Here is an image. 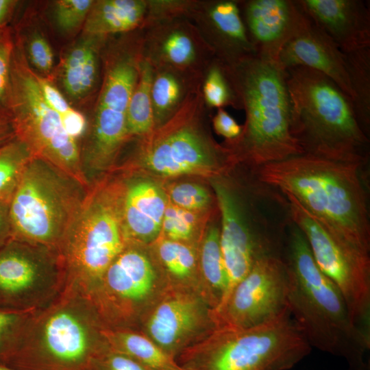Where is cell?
I'll return each mask as SVG.
<instances>
[{
	"mask_svg": "<svg viewBox=\"0 0 370 370\" xmlns=\"http://www.w3.org/2000/svg\"><path fill=\"white\" fill-rule=\"evenodd\" d=\"M94 3L92 0H59L54 4L53 16L58 28L69 32L84 24Z\"/></svg>",
	"mask_w": 370,
	"mask_h": 370,
	"instance_id": "36",
	"label": "cell"
},
{
	"mask_svg": "<svg viewBox=\"0 0 370 370\" xmlns=\"http://www.w3.org/2000/svg\"><path fill=\"white\" fill-rule=\"evenodd\" d=\"M140 55L138 50L122 48L108 56L87 153L92 167L107 164L128 138L127 114L139 76Z\"/></svg>",
	"mask_w": 370,
	"mask_h": 370,
	"instance_id": "14",
	"label": "cell"
},
{
	"mask_svg": "<svg viewBox=\"0 0 370 370\" xmlns=\"http://www.w3.org/2000/svg\"><path fill=\"white\" fill-rule=\"evenodd\" d=\"M215 132L229 142L236 140L241 135L243 125L236 121L223 108H218L212 119Z\"/></svg>",
	"mask_w": 370,
	"mask_h": 370,
	"instance_id": "42",
	"label": "cell"
},
{
	"mask_svg": "<svg viewBox=\"0 0 370 370\" xmlns=\"http://www.w3.org/2000/svg\"><path fill=\"white\" fill-rule=\"evenodd\" d=\"M169 286L150 258L126 244L90 293L106 328L132 329L140 325Z\"/></svg>",
	"mask_w": 370,
	"mask_h": 370,
	"instance_id": "11",
	"label": "cell"
},
{
	"mask_svg": "<svg viewBox=\"0 0 370 370\" xmlns=\"http://www.w3.org/2000/svg\"><path fill=\"white\" fill-rule=\"evenodd\" d=\"M211 184L221 214L220 243L227 278L221 305L258 261L282 256L284 236L272 233L264 217L250 218L241 198L223 178L214 177Z\"/></svg>",
	"mask_w": 370,
	"mask_h": 370,
	"instance_id": "13",
	"label": "cell"
},
{
	"mask_svg": "<svg viewBox=\"0 0 370 370\" xmlns=\"http://www.w3.org/2000/svg\"><path fill=\"white\" fill-rule=\"evenodd\" d=\"M25 313L0 311V364L7 365L15 352L8 340L25 319Z\"/></svg>",
	"mask_w": 370,
	"mask_h": 370,
	"instance_id": "40",
	"label": "cell"
},
{
	"mask_svg": "<svg viewBox=\"0 0 370 370\" xmlns=\"http://www.w3.org/2000/svg\"><path fill=\"white\" fill-rule=\"evenodd\" d=\"M147 3L140 0H99L94 3L84 24V34L104 36L137 27Z\"/></svg>",
	"mask_w": 370,
	"mask_h": 370,
	"instance_id": "24",
	"label": "cell"
},
{
	"mask_svg": "<svg viewBox=\"0 0 370 370\" xmlns=\"http://www.w3.org/2000/svg\"><path fill=\"white\" fill-rule=\"evenodd\" d=\"M151 95L155 121L171 116L186 97L180 78L166 70L153 73Z\"/></svg>",
	"mask_w": 370,
	"mask_h": 370,
	"instance_id": "32",
	"label": "cell"
},
{
	"mask_svg": "<svg viewBox=\"0 0 370 370\" xmlns=\"http://www.w3.org/2000/svg\"><path fill=\"white\" fill-rule=\"evenodd\" d=\"M52 278L31 255L9 251L0 255V292L30 301L52 286Z\"/></svg>",
	"mask_w": 370,
	"mask_h": 370,
	"instance_id": "22",
	"label": "cell"
},
{
	"mask_svg": "<svg viewBox=\"0 0 370 370\" xmlns=\"http://www.w3.org/2000/svg\"><path fill=\"white\" fill-rule=\"evenodd\" d=\"M172 204L188 211L206 208L210 203L209 191L195 183H181L173 186L170 190Z\"/></svg>",
	"mask_w": 370,
	"mask_h": 370,
	"instance_id": "37",
	"label": "cell"
},
{
	"mask_svg": "<svg viewBox=\"0 0 370 370\" xmlns=\"http://www.w3.org/2000/svg\"><path fill=\"white\" fill-rule=\"evenodd\" d=\"M232 68L246 116L241 136L230 142L239 158L258 169L304 153L291 131L286 70L258 54Z\"/></svg>",
	"mask_w": 370,
	"mask_h": 370,
	"instance_id": "4",
	"label": "cell"
},
{
	"mask_svg": "<svg viewBox=\"0 0 370 370\" xmlns=\"http://www.w3.org/2000/svg\"><path fill=\"white\" fill-rule=\"evenodd\" d=\"M159 52L163 60L178 68L190 65L197 57L193 39L180 29L171 30L163 36L159 43Z\"/></svg>",
	"mask_w": 370,
	"mask_h": 370,
	"instance_id": "34",
	"label": "cell"
},
{
	"mask_svg": "<svg viewBox=\"0 0 370 370\" xmlns=\"http://www.w3.org/2000/svg\"><path fill=\"white\" fill-rule=\"evenodd\" d=\"M25 51L27 61L40 73L45 75L50 73L53 66V53L43 36L38 32L33 33L27 40Z\"/></svg>",
	"mask_w": 370,
	"mask_h": 370,
	"instance_id": "38",
	"label": "cell"
},
{
	"mask_svg": "<svg viewBox=\"0 0 370 370\" xmlns=\"http://www.w3.org/2000/svg\"><path fill=\"white\" fill-rule=\"evenodd\" d=\"M278 62L285 70L304 66L323 73L352 100L343 52L307 15L303 25L281 51Z\"/></svg>",
	"mask_w": 370,
	"mask_h": 370,
	"instance_id": "18",
	"label": "cell"
},
{
	"mask_svg": "<svg viewBox=\"0 0 370 370\" xmlns=\"http://www.w3.org/2000/svg\"><path fill=\"white\" fill-rule=\"evenodd\" d=\"M12 125H0V147L15 138Z\"/></svg>",
	"mask_w": 370,
	"mask_h": 370,
	"instance_id": "45",
	"label": "cell"
},
{
	"mask_svg": "<svg viewBox=\"0 0 370 370\" xmlns=\"http://www.w3.org/2000/svg\"><path fill=\"white\" fill-rule=\"evenodd\" d=\"M213 50L231 67L256 54L242 18L239 1H213L208 8Z\"/></svg>",
	"mask_w": 370,
	"mask_h": 370,
	"instance_id": "21",
	"label": "cell"
},
{
	"mask_svg": "<svg viewBox=\"0 0 370 370\" xmlns=\"http://www.w3.org/2000/svg\"><path fill=\"white\" fill-rule=\"evenodd\" d=\"M297 1L309 18L343 52L370 47L369 1Z\"/></svg>",
	"mask_w": 370,
	"mask_h": 370,
	"instance_id": "19",
	"label": "cell"
},
{
	"mask_svg": "<svg viewBox=\"0 0 370 370\" xmlns=\"http://www.w3.org/2000/svg\"><path fill=\"white\" fill-rule=\"evenodd\" d=\"M282 257L288 309L310 346L343 357L351 370H367L364 358L370 338L354 323L341 291L320 270L306 236L293 223L284 236Z\"/></svg>",
	"mask_w": 370,
	"mask_h": 370,
	"instance_id": "2",
	"label": "cell"
},
{
	"mask_svg": "<svg viewBox=\"0 0 370 370\" xmlns=\"http://www.w3.org/2000/svg\"><path fill=\"white\" fill-rule=\"evenodd\" d=\"M213 310L201 294L169 285L144 317L140 331L175 360L217 327Z\"/></svg>",
	"mask_w": 370,
	"mask_h": 370,
	"instance_id": "16",
	"label": "cell"
},
{
	"mask_svg": "<svg viewBox=\"0 0 370 370\" xmlns=\"http://www.w3.org/2000/svg\"><path fill=\"white\" fill-rule=\"evenodd\" d=\"M199 271L205 295L214 310L221 303L227 278L220 243V227L210 225L201 243Z\"/></svg>",
	"mask_w": 370,
	"mask_h": 370,
	"instance_id": "27",
	"label": "cell"
},
{
	"mask_svg": "<svg viewBox=\"0 0 370 370\" xmlns=\"http://www.w3.org/2000/svg\"><path fill=\"white\" fill-rule=\"evenodd\" d=\"M153 69L148 59L141 60L138 82L131 96L127 114V130L130 136L147 135L155 125L151 88Z\"/></svg>",
	"mask_w": 370,
	"mask_h": 370,
	"instance_id": "29",
	"label": "cell"
},
{
	"mask_svg": "<svg viewBox=\"0 0 370 370\" xmlns=\"http://www.w3.org/2000/svg\"><path fill=\"white\" fill-rule=\"evenodd\" d=\"M32 156L16 137L0 147V201L10 203Z\"/></svg>",
	"mask_w": 370,
	"mask_h": 370,
	"instance_id": "31",
	"label": "cell"
},
{
	"mask_svg": "<svg viewBox=\"0 0 370 370\" xmlns=\"http://www.w3.org/2000/svg\"><path fill=\"white\" fill-rule=\"evenodd\" d=\"M156 253L169 285L194 291L207 299L196 254L189 245L163 238L157 243Z\"/></svg>",
	"mask_w": 370,
	"mask_h": 370,
	"instance_id": "26",
	"label": "cell"
},
{
	"mask_svg": "<svg viewBox=\"0 0 370 370\" xmlns=\"http://www.w3.org/2000/svg\"><path fill=\"white\" fill-rule=\"evenodd\" d=\"M117 195L99 186L86 190L59 245L63 267L90 292L127 244Z\"/></svg>",
	"mask_w": 370,
	"mask_h": 370,
	"instance_id": "9",
	"label": "cell"
},
{
	"mask_svg": "<svg viewBox=\"0 0 370 370\" xmlns=\"http://www.w3.org/2000/svg\"><path fill=\"white\" fill-rule=\"evenodd\" d=\"M35 74L42 97L49 107L60 116L69 111L72 107L61 92L46 77Z\"/></svg>",
	"mask_w": 370,
	"mask_h": 370,
	"instance_id": "41",
	"label": "cell"
},
{
	"mask_svg": "<svg viewBox=\"0 0 370 370\" xmlns=\"http://www.w3.org/2000/svg\"><path fill=\"white\" fill-rule=\"evenodd\" d=\"M12 125L15 136L33 158L58 169L83 188L88 187L77 140L66 132L60 116L47 104L23 41L14 39L11 63Z\"/></svg>",
	"mask_w": 370,
	"mask_h": 370,
	"instance_id": "6",
	"label": "cell"
},
{
	"mask_svg": "<svg viewBox=\"0 0 370 370\" xmlns=\"http://www.w3.org/2000/svg\"><path fill=\"white\" fill-rule=\"evenodd\" d=\"M352 92V103L358 122L369 137L370 47L343 52Z\"/></svg>",
	"mask_w": 370,
	"mask_h": 370,
	"instance_id": "28",
	"label": "cell"
},
{
	"mask_svg": "<svg viewBox=\"0 0 370 370\" xmlns=\"http://www.w3.org/2000/svg\"><path fill=\"white\" fill-rule=\"evenodd\" d=\"M291 221L304 233L320 270L341 291L351 318L370 338V256L310 214L291 195Z\"/></svg>",
	"mask_w": 370,
	"mask_h": 370,
	"instance_id": "10",
	"label": "cell"
},
{
	"mask_svg": "<svg viewBox=\"0 0 370 370\" xmlns=\"http://www.w3.org/2000/svg\"><path fill=\"white\" fill-rule=\"evenodd\" d=\"M8 206V202L0 201V237L4 232L8 224H10Z\"/></svg>",
	"mask_w": 370,
	"mask_h": 370,
	"instance_id": "44",
	"label": "cell"
},
{
	"mask_svg": "<svg viewBox=\"0 0 370 370\" xmlns=\"http://www.w3.org/2000/svg\"><path fill=\"white\" fill-rule=\"evenodd\" d=\"M288 277L282 256L258 261L213 311L217 327L247 328L288 311Z\"/></svg>",
	"mask_w": 370,
	"mask_h": 370,
	"instance_id": "15",
	"label": "cell"
},
{
	"mask_svg": "<svg viewBox=\"0 0 370 370\" xmlns=\"http://www.w3.org/2000/svg\"><path fill=\"white\" fill-rule=\"evenodd\" d=\"M80 188H84L52 165L32 158L9 203L13 232L29 243L59 246L84 196Z\"/></svg>",
	"mask_w": 370,
	"mask_h": 370,
	"instance_id": "7",
	"label": "cell"
},
{
	"mask_svg": "<svg viewBox=\"0 0 370 370\" xmlns=\"http://www.w3.org/2000/svg\"><path fill=\"white\" fill-rule=\"evenodd\" d=\"M239 7L256 54L277 62L306 19L297 0H249L239 1Z\"/></svg>",
	"mask_w": 370,
	"mask_h": 370,
	"instance_id": "17",
	"label": "cell"
},
{
	"mask_svg": "<svg viewBox=\"0 0 370 370\" xmlns=\"http://www.w3.org/2000/svg\"><path fill=\"white\" fill-rule=\"evenodd\" d=\"M362 165L302 153L256 169L258 180L293 196L310 214L370 252L367 195Z\"/></svg>",
	"mask_w": 370,
	"mask_h": 370,
	"instance_id": "1",
	"label": "cell"
},
{
	"mask_svg": "<svg viewBox=\"0 0 370 370\" xmlns=\"http://www.w3.org/2000/svg\"><path fill=\"white\" fill-rule=\"evenodd\" d=\"M90 370H152L108 345L95 358Z\"/></svg>",
	"mask_w": 370,
	"mask_h": 370,
	"instance_id": "39",
	"label": "cell"
},
{
	"mask_svg": "<svg viewBox=\"0 0 370 370\" xmlns=\"http://www.w3.org/2000/svg\"><path fill=\"white\" fill-rule=\"evenodd\" d=\"M16 3L14 0H0V29L6 26Z\"/></svg>",
	"mask_w": 370,
	"mask_h": 370,
	"instance_id": "43",
	"label": "cell"
},
{
	"mask_svg": "<svg viewBox=\"0 0 370 370\" xmlns=\"http://www.w3.org/2000/svg\"><path fill=\"white\" fill-rule=\"evenodd\" d=\"M103 37L84 34L66 56L62 83L71 98L79 99L92 89L97 77L99 51Z\"/></svg>",
	"mask_w": 370,
	"mask_h": 370,
	"instance_id": "23",
	"label": "cell"
},
{
	"mask_svg": "<svg viewBox=\"0 0 370 370\" xmlns=\"http://www.w3.org/2000/svg\"><path fill=\"white\" fill-rule=\"evenodd\" d=\"M286 71L291 131L304 153L362 165L369 137L358 122L351 98L316 70L293 66Z\"/></svg>",
	"mask_w": 370,
	"mask_h": 370,
	"instance_id": "3",
	"label": "cell"
},
{
	"mask_svg": "<svg viewBox=\"0 0 370 370\" xmlns=\"http://www.w3.org/2000/svg\"><path fill=\"white\" fill-rule=\"evenodd\" d=\"M204 107L202 92L187 93L169 123L145 146L142 160L145 167L169 177L220 169L217 150L196 126Z\"/></svg>",
	"mask_w": 370,
	"mask_h": 370,
	"instance_id": "12",
	"label": "cell"
},
{
	"mask_svg": "<svg viewBox=\"0 0 370 370\" xmlns=\"http://www.w3.org/2000/svg\"><path fill=\"white\" fill-rule=\"evenodd\" d=\"M310 350L288 310L251 328L216 327L175 360L184 370H288Z\"/></svg>",
	"mask_w": 370,
	"mask_h": 370,
	"instance_id": "5",
	"label": "cell"
},
{
	"mask_svg": "<svg viewBox=\"0 0 370 370\" xmlns=\"http://www.w3.org/2000/svg\"><path fill=\"white\" fill-rule=\"evenodd\" d=\"M102 332L110 348L128 355L152 370H184L141 331L105 327Z\"/></svg>",
	"mask_w": 370,
	"mask_h": 370,
	"instance_id": "25",
	"label": "cell"
},
{
	"mask_svg": "<svg viewBox=\"0 0 370 370\" xmlns=\"http://www.w3.org/2000/svg\"><path fill=\"white\" fill-rule=\"evenodd\" d=\"M213 63L207 73L202 88L206 106L217 109L227 106L242 108L232 68L219 58Z\"/></svg>",
	"mask_w": 370,
	"mask_h": 370,
	"instance_id": "30",
	"label": "cell"
},
{
	"mask_svg": "<svg viewBox=\"0 0 370 370\" xmlns=\"http://www.w3.org/2000/svg\"><path fill=\"white\" fill-rule=\"evenodd\" d=\"M76 301L60 304L42 318L34 340L21 345L7 366L17 370H90L107 345L97 312Z\"/></svg>",
	"mask_w": 370,
	"mask_h": 370,
	"instance_id": "8",
	"label": "cell"
},
{
	"mask_svg": "<svg viewBox=\"0 0 370 370\" xmlns=\"http://www.w3.org/2000/svg\"><path fill=\"white\" fill-rule=\"evenodd\" d=\"M195 225V217L191 211L167 204L162 224L165 238L186 243L193 236Z\"/></svg>",
	"mask_w": 370,
	"mask_h": 370,
	"instance_id": "35",
	"label": "cell"
},
{
	"mask_svg": "<svg viewBox=\"0 0 370 370\" xmlns=\"http://www.w3.org/2000/svg\"><path fill=\"white\" fill-rule=\"evenodd\" d=\"M14 48V39L5 26L0 29V125H12L11 63Z\"/></svg>",
	"mask_w": 370,
	"mask_h": 370,
	"instance_id": "33",
	"label": "cell"
},
{
	"mask_svg": "<svg viewBox=\"0 0 370 370\" xmlns=\"http://www.w3.org/2000/svg\"><path fill=\"white\" fill-rule=\"evenodd\" d=\"M166 206V197L156 184L140 181L132 184L125 192L122 204L126 241L150 243L157 240Z\"/></svg>",
	"mask_w": 370,
	"mask_h": 370,
	"instance_id": "20",
	"label": "cell"
}]
</instances>
